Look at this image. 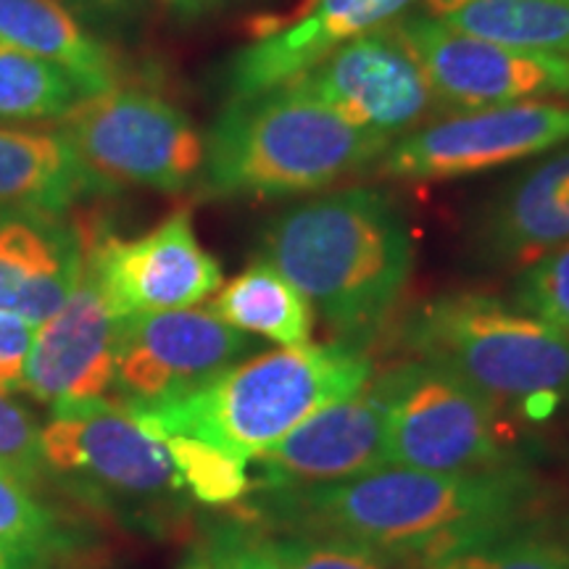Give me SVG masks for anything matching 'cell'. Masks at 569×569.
Segmentation results:
<instances>
[{"mask_svg":"<svg viewBox=\"0 0 569 569\" xmlns=\"http://www.w3.org/2000/svg\"><path fill=\"white\" fill-rule=\"evenodd\" d=\"M538 482L522 465L486 472H425L386 465L330 486L261 490L264 528L338 538L427 567L528 528Z\"/></svg>","mask_w":569,"mask_h":569,"instance_id":"1","label":"cell"},{"mask_svg":"<svg viewBox=\"0 0 569 569\" xmlns=\"http://www.w3.org/2000/svg\"><path fill=\"white\" fill-rule=\"evenodd\" d=\"M261 259L309 298L338 343L365 348L407 290L415 240L388 193L346 188L269 219Z\"/></svg>","mask_w":569,"mask_h":569,"instance_id":"2","label":"cell"},{"mask_svg":"<svg viewBox=\"0 0 569 569\" xmlns=\"http://www.w3.org/2000/svg\"><path fill=\"white\" fill-rule=\"evenodd\" d=\"M372 375L365 348L338 340L282 346L238 361L177 401L127 409L153 438H193L248 465L303 419L367 388Z\"/></svg>","mask_w":569,"mask_h":569,"instance_id":"3","label":"cell"},{"mask_svg":"<svg viewBox=\"0 0 569 569\" xmlns=\"http://www.w3.org/2000/svg\"><path fill=\"white\" fill-rule=\"evenodd\" d=\"M198 190L206 198H290L319 193L361 174L393 140L277 88L232 98L203 134Z\"/></svg>","mask_w":569,"mask_h":569,"instance_id":"4","label":"cell"},{"mask_svg":"<svg viewBox=\"0 0 569 569\" xmlns=\"http://www.w3.org/2000/svg\"><path fill=\"white\" fill-rule=\"evenodd\" d=\"M403 343L507 417L546 422L569 403V338L498 296L430 298L403 325Z\"/></svg>","mask_w":569,"mask_h":569,"instance_id":"5","label":"cell"},{"mask_svg":"<svg viewBox=\"0 0 569 569\" xmlns=\"http://www.w3.org/2000/svg\"><path fill=\"white\" fill-rule=\"evenodd\" d=\"M40 430L51 480L90 507L156 525L180 507L184 482L167 446L113 398L53 407Z\"/></svg>","mask_w":569,"mask_h":569,"instance_id":"6","label":"cell"},{"mask_svg":"<svg viewBox=\"0 0 569 569\" xmlns=\"http://www.w3.org/2000/svg\"><path fill=\"white\" fill-rule=\"evenodd\" d=\"M103 184L182 193L201 180L206 140L180 106L132 84L84 96L56 124Z\"/></svg>","mask_w":569,"mask_h":569,"instance_id":"7","label":"cell"},{"mask_svg":"<svg viewBox=\"0 0 569 569\" xmlns=\"http://www.w3.org/2000/svg\"><path fill=\"white\" fill-rule=\"evenodd\" d=\"M393 398L388 465L425 472H486L515 467L509 417L443 369L407 361L380 377Z\"/></svg>","mask_w":569,"mask_h":569,"instance_id":"8","label":"cell"},{"mask_svg":"<svg viewBox=\"0 0 569 569\" xmlns=\"http://www.w3.org/2000/svg\"><path fill=\"white\" fill-rule=\"evenodd\" d=\"M390 24L425 71L438 111L448 117L569 96V56L472 38L425 11H403Z\"/></svg>","mask_w":569,"mask_h":569,"instance_id":"9","label":"cell"},{"mask_svg":"<svg viewBox=\"0 0 569 569\" xmlns=\"http://www.w3.org/2000/svg\"><path fill=\"white\" fill-rule=\"evenodd\" d=\"M569 142V103L522 101L436 119L388 146L377 174L403 182L457 180L536 159Z\"/></svg>","mask_w":569,"mask_h":569,"instance_id":"10","label":"cell"},{"mask_svg":"<svg viewBox=\"0 0 569 569\" xmlns=\"http://www.w3.org/2000/svg\"><path fill=\"white\" fill-rule=\"evenodd\" d=\"M282 88L390 140L422 127L438 111L425 71L390 21L348 40Z\"/></svg>","mask_w":569,"mask_h":569,"instance_id":"11","label":"cell"},{"mask_svg":"<svg viewBox=\"0 0 569 569\" xmlns=\"http://www.w3.org/2000/svg\"><path fill=\"white\" fill-rule=\"evenodd\" d=\"M253 348L209 309L134 315L119 322L117 388L124 407H159L209 386Z\"/></svg>","mask_w":569,"mask_h":569,"instance_id":"12","label":"cell"},{"mask_svg":"<svg viewBox=\"0 0 569 569\" xmlns=\"http://www.w3.org/2000/svg\"><path fill=\"white\" fill-rule=\"evenodd\" d=\"M88 264L119 319L193 309L222 288V264L206 251L193 213L180 209L140 238L92 232Z\"/></svg>","mask_w":569,"mask_h":569,"instance_id":"13","label":"cell"},{"mask_svg":"<svg viewBox=\"0 0 569 569\" xmlns=\"http://www.w3.org/2000/svg\"><path fill=\"white\" fill-rule=\"evenodd\" d=\"M419 0H303L290 13L256 17L248 46L227 61L224 88L251 98L293 82L372 27L388 24Z\"/></svg>","mask_w":569,"mask_h":569,"instance_id":"14","label":"cell"},{"mask_svg":"<svg viewBox=\"0 0 569 569\" xmlns=\"http://www.w3.org/2000/svg\"><path fill=\"white\" fill-rule=\"evenodd\" d=\"M393 398L382 380L303 419L259 461L261 490H301L340 482L388 465Z\"/></svg>","mask_w":569,"mask_h":569,"instance_id":"15","label":"cell"},{"mask_svg":"<svg viewBox=\"0 0 569 569\" xmlns=\"http://www.w3.org/2000/svg\"><path fill=\"white\" fill-rule=\"evenodd\" d=\"M119 322L84 259L74 293L34 330L21 390L51 409L113 398Z\"/></svg>","mask_w":569,"mask_h":569,"instance_id":"16","label":"cell"},{"mask_svg":"<svg viewBox=\"0 0 569 569\" xmlns=\"http://www.w3.org/2000/svg\"><path fill=\"white\" fill-rule=\"evenodd\" d=\"M90 234L67 211L0 209V315L51 319L80 282Z\"/></svg>","mask_w":569,"mask_h":569,"instance_id":"17","label":"cell"},{"mask_svg":"<svg viewBox=\"0 0 569 569\" xmlns=\"http://www.w3.org/2000/svg\"><path fill=\"white\" fill-rule=\"evenodd\" d=\"M569 243V142L546 159L519 169L472 227V248L482 261L522 269Z\"/></svg>","mask_w":569,"mask_h":569,"instance_id":"18","label":"cell"},{"mask_svg":"<svg viewBox=\"0 0 569 569\" xmlns=\"http://www.w3.org/2000/svg\"><path fill=\"white\" fill-rule=\"evenodd\" d=\"M96 193L106 188L56 127L0 124V209L69 211Z\"/></svg>","mask_w":569,"mask_h":569,"instance_id":"19","label":"cell"},{"mask_svg":"<svg viewBox=\"0 0 569 569\" xmlns=\"http://www.w3.org/2000/svg\"><path fill=\"white\" fill-rule=\"evenodd\" d=\"M0 40L56 63L84 96L122 84V61L59 0H0Z\"/></svg>","mask_w":569,"mask_h":569,"instance_id":"20","label":"cell"},{"mask_svg":"<svg viewBox=\"0 0 569 569\" xmlns=\"http://www.w3.org/2000/svg\"><path fill=\"white\" fill-rule=\"evenodd\" d=\"M206 309L234 330L267 338L277 346H303L315 332L309 298L267 259H256L222 284Z\"/></svg>","mask_w":569,"mask_h":569,"instance_id":"21","label":"cell"},{"mask_svg":"<svg viewBox=\"0 0 569 569\" xmlns=\"http://www.w3.org/2000/svg\"><path fill=\"white\" fill-rule=\"evenodd\" d=\"M425 13L472 38L569 56V0H419Z\"/></svg>","mask_w":569,"mask_h":569,"instance_id":"22","label":"cell"},{"mask_svg":"<svg viewBox=\"0 0 569 569\" xmlns=\"http://www.w3.org/2000/svg\"><path fill=\"white\" fill-rule=\"evenodd\" d=\"M82 98L61 67L0 40V122H59Z\"/></svg>","mask_w":569,"mask_h":569,"instance_id":"23","label":"cell"},{"mask_svg":"<svg viewBox=\"0 0 569 569\" xmlns=\"http://www.w3.org/2000/svg\"><path fill=\"white\" fill-rule=\"evenodd\" d=\"M159 440L167 446L184 488L206 507L238 503L253 488L246 461L227 457L219 448L193 438L163 436Z\"/></svg>","mask_w":569,"mask_h":569,"instance_id":"24","label":"cell"},{"mask_svg":"<svg viewBox=\"0 0 569 569\" xmlns=\"http://www.w3.org/2000/svg\"><path fill=\"white\" fill-rule=\"evenodd\" d=\"M422 569H569V543L528 525Z\"/></svg>","mask_w":569,"mask_h":569,"instance_id":"25","label":"cell"},{"mask_svg":"<svg viewBox=\"0 0 569 569\" xmlns=\"http://www.w3.org/2000/svg\"><path fill=\"white\" fill-rule=\"evenodd\" d=\"M0 540H38L71 551L77 546V532L51 503L42 501L38 490L0 472Z\"/></svg>","mask_w":569,"mask_h":569,"instance_id":"26","label":"cell"},{"mask_svg":"<svg viewBox=\"0 0 569 569\" xmlns=\"http://www.w3.org/2000/svg\"><path fill=\"white\" fill-rule=\"evenodd\" d=\"M511 298L569 338V243L519 269Z\"/></svg>","mask_w":569,"mask_h":569,"instance_id":"27","label":"cell"},{"mask_svg":"<svg viewBox=\"0 0 569 569\" xmlns=\"http://www.w3.org/2000/svg\"><path fill=\"white\" fill-rule=\"evenodd\" d=\"M198 549L211 569H284L272 530L246 519L209 522Z\"/></svg>","mask_w":569,"mask_h":569,"instance_id":"28","label":"cell"},{"mask_svg":"<svg viewBox=\"0 0 569 569\" xmlns=\"http://www.w3.org/2000/svg\"><path fill=\"white\" fill-rule=\"evenodd\" d=\"M274 540L284 569H409V561L338 538L277 532Z\"/></svg>","mask_w":569,"mask_h":569,"instance_id":"29","label":"cell"},{"mask_svg":"<svg viewBox=\"0 0 569 569\" xmlns=\"http://www.w3.org/2000/svg\"><path fill=\"white\" fill-rule=\"evenodd\" d=\"M0 472L38 493L51 480L42 459L38 419L6 393H0Z\"/></svg>","mask_w":569,"mask_h":569,"instance_id":"30","label":"cell"},{"mask_svg":"<svg viewBox=\"0 0 569 569\" xmlns=\"http://www.w3.org/2000/svg\"><path fill=\"white\" fill-rule=\"evenodd\" d=\"M38 327L13 315H0V393L21 390L27 356Z\"/></svg>","mask_w":569,"mask_h":569,"instance_id":"31","label":"cell"},{"mask_svg":"<svg viewBox=\"0 0 569 569\" xmlns=\"http://www.w3.org/2000/svg\"><path fill=\"white\" fill-rule=\"evenodd\" d=\"M67 551L38 540H0V569H38L53 565Z\"/></svg>","mask_w":569,"mask_h":569,"instance_id":"32","label":"cell"},{"mask_svg":"<svg viewBox=\"0 0 569 569\" xmlns=\"http://www.w3.org/2000/svg\"><path fill=\"white\" fill-rule=\"evenodd\" d=\"M140 3L153 6V9H159L174 19H201L206 13L224 9L232 0H140Z\"/></svg>","mask_w":569,"mask_h":569,"instance_id":"33","label":"cell"},{"mask_svg":"<svg viewBox=\"0 0 569 569\" xmlns=\"http://www.w3.org/2000/svg\"><path fill=\"white\" fill-rule=\"evenodd\" d=\"M59 3L74 13H111L122 9L124 0H59Z\"/></svg>","mask_w":569,"mask_h":569,"instance_id":"34","label":"cell"},{"mask_svg":"<svg viewBox=\"0 0 569 569\" xmlns=\"http://www.w3.org/2000/svg\"><path fill=\"white\" fill-rule=\"evenodd\" d=\"M177 569H211V567H209V561H206L203 551L193 549L188 553V557L180 561V567H177Z\"/></svg>","mask_w":569,"mask_h":569,"instance_id":"35","label":"cell"},{"mask_svg":"<svg viewBox=\"0 0 569 569\" xmlns=\"http://www.w3.org/2000/svg\"><path fill=\"white\" fill-rule=\"evenodd\" d=\"M38 569H51V565H48V567H38Z\"/></svg>","mask_w":569,"mask_h":569,"instance_id":"36","label":"cell"},{"mask_svg":"<svg viewBox=\"0 0 569 569\" xmlns=\"http://www.w3.org/2000/svg\"><path fill=\"white\" fill-rule=\"evenodd\" d=\"M567 543H569V536H567Z\"/></svg>","mask_w":569,"mask_h":569,"instance_id":"37","label":"cell"}]
</instances>
